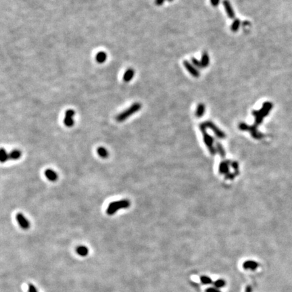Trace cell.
Segmentation results:
<instances>
[{"instance_id": "obj_1", "label": "cell", "mask_w": 292, "mask_h": 292, "mask_svg": "<svg viewBox=\"0 0 292 292\" xmlns=\"http://www.w3.org/2000/svg\"><path fill=\"white\" fill-rule=\"evenodd\" d=\"M272 108V104L269 102H266L263 104L262 109L258 111H253V115L256 117V124L255 125L249 126L245 123H241L239 126V127L242 130H249L250 131L252 135L256 138V139H261L263 137V135L261 133H259L256 130V126L260 125L261 122H262L263 118L266 116L267 115L269 112V111Z\"/></svg>"}, {"instance_id": "obj_2", "label": "cell", "mask_w": 292, "mask_h": 292, "mask_svg": "<svg viewBox=\"0 0 292 292\" xmlns=\"http://www.w3.org/2000/svg\"><path fill=\"white\" fill-rule=\"evenodd\" d=\"M130 205V202L128 199H121L110 203L106 209V213L108 215H113L118 210L128 208Z\"/></svg>"}, {"instance_id": "obj_3", "label": "cell", "mask_w": 292, "mask_h": 292, "mask_svg": "<svg viewBox=\"0 0 292 292\" xmlns=\"http://www.w3.org/2000/svg\"><path fill=\"white\" fill-rule=\"evenodd\" d=\"M141 108V104L139 102H136L134 103L133 105L130 106L129 107H128L126 110L122 112L121 113L117 115V116L116 117V120L117 122H123L125 120H126L130 116H132L133 114H135Z\"/></svg>"}, {"instance_id": "obj_4", "label": "cell", "mask_w": 292, "mask_h": 292, "mask_svg": "<svg viewBox=\"0 0 292 292\" xmlns=\"http://www.w3.org/2000/svg\"><path fill=\"white\" fill-rule=\"evenodd\" d=\"M199 128H200L203 135V138H204V141H205V143L207 145V147H208V148L209 149L210 153H212V154H214L216 151H215V149L213 146V142H214L213 139L212 137L209 136L208 134L206 133V126H205L204 123L201 124L200 126H199Z\"/></svg>"}, {"instance_id": "obj_5", "label": "cell", "mask_w": 292, "mask_h": 292, "mask_svg": "<svg viewBox=\"0 0 292 292\" xmlns=\"http://www.w3.org/2000/svg\"><path fill=\"white\" fill-rule=\"evenodd\" d=\"M75 112L73 110H68L65 112V116L64 119V124L67 127H72L74 125V120L73 116H75Z\"/></svg>"}, {"instance_id": "obj_6", "label": "cell", "mask_w": 292, "mask_h": 292, "mask_svg": "<svg viewBox=\"0 0 292 292\" xmlns=\"http://www.w3.org/2000/svg\"><path fill=\"white\" fill-rule=\"evenodd\" d=\"M16 219L22 229L25 230L29 229L30 222L22 213H18L16 216Z\"/></svg>"}, {"instance_id": "obj_7", "label": "cell", "mask_w": 292, "mask_h": 292, "mask_svg": "<svg viewBox=\"0 0 292 292\" xmlns=\"http://www.w3.org/2000/svg\"><path fill=\"white\" fill-rule=\"evenodd\" d=\"M204 125L206 126V128H210V129H211V130H212L213 132L215 134H216L218 138H221V139H222V138H225V133L222 131H221V130L219 129L217 127V126L213 123V122H210V121H207V122H204Z\"/></svg>"}, {"instance_id": "obj_8", "label": "cell", "mask_w": 292, "mask_h": 292, "mask_svg": "<svg viewBox=\"0 0 292 292\" xmlns=\"http://www.w3.org/2000/svg\"><path fill=\"white\" fill-rule=\"evenodd\" d=\"M183 65L187 70V71L189 72L190 74L194 76V77H195V78H198L199 77V72L197 70V69L195 68V66H194L193 64H190L189 62H188V61L185 60V61H184V62H183Z\"/></svg>"}, {"instance_id": "obj_9", "label": "cell", "mask_w": 292, "mask_h": 292, "mask_svg": "<svg viewBox=\"0 0 292 292\" xmlns=\"http://www.w3.org/2000/svg\"><path fill=\"white\" fill-rule=\"evenodd\" d=\"M223 6L225 9V11L226 14H227L228 16L230 19H233L235 18V12H234V10L233 9V7L231 6V4H230V2L228 1V0H224L223 2Z\"/></svg>"}, {"instance_id": "obj_10", "label": "cell", "mask_w": 292, "mask_h": 292, "mask_svg": "<svg viewBox=\"0 0 292 292\" xmlns=\"http://www.w3.org/2000/svg\"><path fill=\"white\" fill-rule=\"evenodd\" d=\"M45 176L50 181H56L57 179V175L55 171L51 169H47L45 171Z\"/></svg>"}, {"instance_id": "obj_11", "label": "cell", "mask_w": 292, "mask_h": 292, "mask_svg": "<svg viewBox=\"0 0 292 292\" xmlns=\"http://www.w3.org/2000/svg\"><path fill=\"white\" fill-rule=\"evenodd\" d=\"M135 75V71L133 68H128L123 75V80L126 83L130 81Z\"/></svg>"}, {"instance_id": "obj_12", "label": "cell", "mask_w": 292, "mask_h": 292, "mask_svg": "<svg viewBox=\"0 0 292 292\" xmlns=\"http://www.w3.org/2000/svg\"><path fill=\"white\" fill-rule=\"evenodd\" d=\"M107 58V54L104 52H98L95 56V60L96 62L99 64H102L106 62Z\"/></svg>"}, {"instance_id": "obj_13", "label": "cell", "mask_w": 292, "mask_h": 292, "mask_svg": "<svg viewBox=\"0 0 292 292\" xmlns=\"http://www.w3.org/2000/svg\"><path fill=\"white\" fill-rule=\"evenodd\" d=\"M76 252L80 256H86L89 253V249L84 245H80L76 249Z\"/></svg>"}, {"instance_id": "obj_14", "label": "cell", "mask_w": 292, "mask_h": 292, "mask_svg": "<svg viewBox=\"0 0 292 292\" xmlns=\"http://www.w3.org/2000/svg\"><path fill=\"white\" fill-rule=\"evenodd\" d=\"M21 155L22 153L20 150H18V149H14V150H12L9 153V159L13 160H18L21 157Z\"/></svg>"}, {"instance_id": "obj_15", "label": "cell", "mask_w": 292, "mask_h": 292, "mask_svg": "<svg viewBox=\"0 0 292 292\" xmlns=\"http://www.w3.org/2000/svg\"><path fill=\"white\" fill-rule=\"evenodd\" d=\"M201 63L203 68L207 67L209 65L210 63V58H209V56L207 52H203V54L202 56V59H201Z\"/></svg>"}, {"instance_id": "obj_16", "label": "cell", "mask_w": 292, "mask_h": 292, "mask_svg": "<svg viewBox=\"0 0 292 292\" xmlns=\"http://www.w3.org/2000/svg\"><path fill=\"white\" fill-rule=\"evenodd\" d=\"M229 162H222L220 164V168H219V171L221 172V174H228L229 172Z\"/></svg>"}, {"instance_id": "obj_17", "label": "cell", "mask_w": 292, "mask_h": 292, "mask_svg": "<svg viewBox=\"0 0 292 292\" xmlns=\"http://www.w3.org/2000/svg\"><path fill=\"white\" fill-rule=\"evenodd\" d=\"M7 160H9V153H7L4 149L2 148L0 151V161L2 163H3L6 162Z\"/></svg>"}, {"instance_id": "obj_18", "label": "cell", "mask_w": 292, "mask_h": 292, "mask_svg": "<svg viewBox=\"0 0 292 292\" xmlns=\"http://www.w3.org/2000/svg\"><path fill=\"white\" fill-rule=\"evenodd\" d=\"M205 112V106L203 103H199L196 112H195V115L197 117H202L203 114Z\"/></svg>"}, {"instance_id": "obj_19", "label": "cell", "mask_w": 292, "mask_h": 292, "mask_svg": "<svg viewBox=\"0 0 292 292\" xmlns=\"http://www.w3.org/2000/svg\"><path fill=\"white\" fill-rule=\"evenodd\" d=\"M97 152L98 153V155L100 156L102 158H106L108 156L109 153L106 150V149L103 148V147H99L97 149Z\"/></svg>"}, {"instance_id": "obj_20", "label": "cell", "mask_w": 292, "mask_h": 292, "mask_svg": "<svg viewBox=\"0 0 292 292\" xmlns=\"http://www.w3.org/2000/svg\"><path fill=\"white\" fill-rule=\"evenodd\" d=\"M240 21L239 19H235V21H233L231 25V27H230V29H231L232 31L233 32H236L240 28Z\"/></svg>"}, {"instance_id": "obj_21", "label": "cell", "mask_w": 292, "mask_h": 292, "mask_svg": "<svg viewBox=\"0 0 292 292\" xmlns=\"http://www.w3.org/2000/svg\"><path fill=\"white\" fill-rule=\"evenodd\" d=\"M191 62H192V64H193V65L195 67L198 68H203L202 63H201V61L197 60L196 58H195V57H192Z\"/></svg>"}, {"instance_id": "obj_22", "label": "cell", "mask_w": 292, "mask_h": 292, "mask_svg": "<svg viewBox=\"0 0 292 292\" xmlns=\"http://www.w3.org/2000/svg\"><path fill=\"white\" fill-rule=\"evenodd\" d=\"M217 150L219 152V153H220V154L222 157H224L225 155V150L223 149V148H222V147L221 145V144H217Z\"/></svg>"}, {"instance_id": "obj_23", "label": "cell", "mask_w": 292, "mask_h": 292, "mask_svg": "<svg viewBox=\"0 0 292 292\" xmlns=\"http://www.w3.org/2000/svg\"><path fill=\"white\" fill-rule=\"evenodd\" d=\"M29 292H37L36 287L33 284H29Z\"/></svg>"}, {"instance_id": "obj_24", "label": "cell", "mask_w": 292, "mask_h": 292, "mask_svg": "<svg viewBox=\"0 0 292 292\" xmlns=\"http://www.w3.org/2000/svg\"><path fill=\"white\" fill-rule=\"evenodd\" d=\"M210 3L214 7H217L220 3V0H210Z\"/></svg>"}, {"instance_id": "obj_25", "label": "cell", "mask_w": 292, "mask_h": 292, "mask_svg": "<svg viewBox=\"0 0 292 292\" xmlns=\"http://www.w3.org/2000/svg\"><path fill=\"white\" fill-rule=\"evenodd\" d=\"M165 0H155V3L157 6H160L164 2Z\"/></svg>"}, {"instance_id": "obj_26", "label": "cell", "mask_w": 292, "mask_h": 292, "mask_svg": "<svg viewBox=\"0 0 292 292\" xmlns=\"http://www.w3.org/2000/svg\"><path fill=\"white\" fill-rule=\"evenodd\" d=\"M168 2H172V0H168Z\"/></svg>"}]
</instances>
